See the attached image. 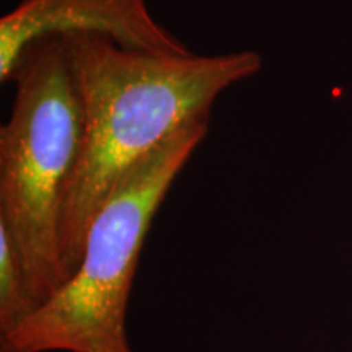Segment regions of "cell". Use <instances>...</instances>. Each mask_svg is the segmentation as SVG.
Wrapping results in <instances>:
<instances>
[{
	"instance_id": "cell-2",
	"label": "cell",
	"mask_w": 352,
	"mask_h": 352,
	"mask_svg": "<svg viewBox=\"0 0 352 352\" xmlns=\"http://www.w3.org/2000/svg\"><path fill=\"white\" fill-rule=\"evenodd\" d=\"M210 118L184 126L138 162L95 215L70 279L6 336L0 352H132L127 303L155 214L209 134Z\"/></svg>"
},
{
	"instance_id": "cell-5",
	"label": "cell",
	"mask_w": 352,
	"mask_h": 352,
	"mask_svg": "<svg viewBox=\"0 0 352 352\" xmlns=\"http://www.w3.org/2000/svg\"><path fill=\"white\" fill-rule=\"evenodd\" d=\"M39 307L10 235L0 227V336L13 331Z\"/></svg>"
},
{
	"instance_id": "cell-1",
	"label": "cell",
	"mask_w": 352,
	"mask_h": 352,
	"mask_svg": "<svg viewBox=\"0 0 352 352\" xmlns=\"http://www.w3.org/2000/svg\"><path fill=\"white\" fill-rule=\"evenodd\" d=\"M80 96L83 142L60 214L67 280L95 215L121 178L184 126L210 118L223 91L263 69L253 50L201 56L132 51L91 33L60 36Z\"/></svg>"
},
{
	"instance_id": "cell-3",
	"label": "cell",
	"mask_w": 352,
	"mask_h": 352,
	"mask_svg": "<svg viewBox=\"0 0 352 352\" xmlns=\"http://www.w3.org/2000/svg\"><path fill=\"white\" fill-rule=\"evenodd\" d=\"M8 82L13 103L0 127V227L43 305L67 283L60 214L82 152L83 111L60 36L26 46Z\"/></svg>"
},
{
	"instance_id": "cell-4",
	"label": "cell",
	"mask_w": 352,
	"mask_h": 352,
	"mask_svg": "<svg viewBox=\"0 0 352 352\" xmlns=\"http://www.w3.org/2000/svg\"><path fill=\"white\" fill-rule=\"evenodd\" d=\"M91 33L132 51L189 54L186 43L152 15L147 0H19L0 19V82L41 38Z\"/></svg>"
}]
</instances>
